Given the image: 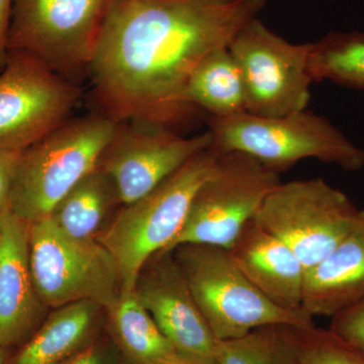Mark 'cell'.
<instances>
[{
  "label": "cell",
  "instance_id": "obj_1",
  "mask_svg": "<svg viewBox=\"0 0 364 364\" xmlns=\"http://www.w3.org/2000/svg\"><path fill=\"white\" fill-rule=\"evenodd\" d=\"M267 0H112L90 69L105 116L170 129L205 57L229 47Z\"/></svg>",
  "mask_w": 364,
  "mask_h": 364
},
{
  "label": "cell",
  "instance_id": "obj_2",
  "mask_svg": "<svg viewBox=\"0 0 364 364\" xmlns=\"http://www.w3.org/2000/svg\"><path fill=\"white\" fill-rule=\"evenodd\" d=\"M213 147L189 159L140 200L124 205L97 241L114 258L121 291L135 289L144 265L155 254L167 251L181 233L189 208L219 159Z\"/></svg>",
  "mask_w": 364,
  "mask_h": 364
},
{
  "label": "cell",
  "instance_id": "obj_3",
  "mask_svg": "<svg viewBox=\"0 0 364 364\" xmlns=\"http://www.w3.org/2000/svg\"><path fill=\"white\" fill-rule=\"evenodd\" d=\"M117 127L102 114L66 121L23 150L9 210L30 224L48 219L60 200L100 166Z\"/></svg>",
  "mask_w": 364,
  "mask_h": 364
},
{
  "label": "cell",
  "instance_id": "obj_4",
  "mask_svg": "<svg viewBox=\"0 0 364 364\" xmlns=\"http://www.w3.org/2000/svg\"><path fill=\"white\" fill-rule=\"evenodd\" d=\"M210 133L212 147L219 154L245 153L279 173L306 159L337 165L346 171L364 167V150L327 117L306 109L280 117L244 112L210 117Z\"/></svg>",
  "mask_w": 364,
  "mask_h": 364
},
{
  "label": "cell",
  "instance_id": "obj_5",
  "mask_svg": "<svg viewBox=\"0 0 364 364\" xmlns=\"http://www.w3.org/2000/svg\"><path fill=\"white\" fill-rule=\"evenodd\" d=\"M189 289L218 341L270 325H315L306 311H289L261 294L232 259L229 249L184 244L172 249Z\"/></svg>",
  "mask_w": 364,
  "mask_h": 364
},
{
  "label": "cell",
  "instance_id": "obj_6",
  "mask_svg": "<svg viewBox=\"0 0 364 364\" xmlns=\"http://www.w3.org/2000/svg\"><path fill=\"white\" fill-rule=\"evenodd\" d=\"M359 212L346 193L315 177L280 182L253 221L284 241L308 272L350 232Z\"/></svg>",
  "mask_w": 364,
  "mask_h": 364
},
{
  "label": "cell",
  "instance_id": "obj_7",
  "mask_svg": "<svg viewBox=\"0 0 364 364\" xmlns=\"http://www.w3.org/2000/svg\"><path fill=\"white\" fill-rule=\"evenodd\" d=\"M30 261L36 289L47 308L92 301L105 310L122 284L114 258L97 240H77L50 218L30 227Z\"/></svg>",
  "mask_w": 364,
  "mask_h": 364
},
{
  "label": "cell",
  "instance_id": "obj_8",
  "mask_svg": "<svg viewBox=\"0 0 364 364\" xmlns=\"http://www.w3.org/2000/svg\"><path fill=\"white\" fill-rule=\"evenodd\" d=\"M280 182L279 172L245 153L220 154L214 171L193 198L181 233L167 251L184 244L231 248Z\"/></svg>",
  "mask_w": 364,
  "mask_h": 364
},
{
  "label": "cell",
  "instance_id": "obj_9",
  "mask_svg": "<svg viewBox=\"0 0 364 364\" xmlns=\"http://www.w3.org/2000/svg\"><path fill=\"white\" fill-rule=\"evenodd\" d=\"M112 0H14L7 50L57 74L90 68Z\"/></svg>",
  "mask_w": 364,
  "mask_h": 364
},
{
  "label": "cell",
  "instance_id": "obj_10",
  "mask_svg": "<svg viewBox=\"0 0 364 364\" xmlns=\"http://www.w3.org/2000/svg\"><path fill=\"white\" fill-rule=\"evenodd\" d=\"M228 48L241 71L249 114L280 117L308 107L311 43L291 44L255 18Z\"/></svg>",
  "mask_w": 364,
  "mask_h": 364
},
{
  "label": "cell",
  "instance_id": "obj_11",
  "mask_svg": "<svg viewBox=\"0 0 364 364\" xmlns=\"http://www.w3.org/2000/svg\"><path fill=\"white\" fill-rule=\"evenodd\" d=\"M80 90L40 60L9 51L0 71V148L25 150L62 124Z\"/></svg>",
  "mask_w": 364,
  "mask_h": 364
},
{
  "label": "cell",
  "instance_id": "obj_12",
  "mask_svg": "<svg viewBox=\"0 0 364 364\" xmlns=\"http://www.w3.org/2000/svg\"><path fill=\"white\" fill-rule=\"evenodd\" d=\"M138 124V128L117 127L100 164L111 177L124 205L140 200L213 145L210 131L186 138L163 127Z\"/></svg>",
  "mask_w": 364,
  "mask_h": 364
},
{
  "label": "cell",
  "instance_id": "obj_13",
  "mask_svg": "<svg viewBox=\"0 0 364 364\" xmlns=\"http://www.w3.org/2000/svg\"><path fill=\"white\" fill-rule=\"evenodd\" d=\"M134 291L182 358L217 364L219 341L193 299L172 251H162L148 260Z\"/></svg>",
  "mask_w": 364,
  "mask_h": 364
},
{
  "label": "cell",
  "instance_id": "obj_14",
  "mask_svg": "<svg viewBox=\"0 0 364 364\" xmlns=\"http://www.w3.org/2000/svg\"><path fill=\"white\" fill-rule=\"evenodd\" d=\"M30 227L9 208L0 213V347L6 349L30 339L47 308L31 267Z\"/></svg>",
  "mask_w": 364,
  "mask_h": 364
},
{
  "label": "cell",
  "instance_id": "obj_15",
  "mask_svg": "<svg viewBox=\"0 0 364 364\" xmlns=\"http://www.w3.org/2000/svg\"><path fill=\"white\" fill-rule=\"evenodd\" d=\"M232 259L261 294L289 311L303 308L306 267L284 241L250 221L229 249Z\"/></svg>",
  "mask_w": 364,
  "mask_h": 364
},
{
  "label": "cell",
  "instance_id": "obj_16",
  "mask_svg": "<svg viewBox=\"0 0 364 364\" xmlns=\"http://www.w3.org/2000/svg\"><path fill=\"white\" fill-rule=\"evenodd\" d=\"M364 298V208L350 232L306 273L303 308L332 318Z\"/></svg>",
  "mask_w": 364,
  "mask_h": 364
},
{
  "label": "cell",
  "instance_id": "obj_17",
  "mask_svg": "<svg viewBox=\"0 0 364 364\" xmlns=\"http://www.w3.org/2000/svg\"><path fill=\"white\" fill-rule=\"evenodd\" d=\"M102 309L92 301L55 309L9 364L65 363L95 341Z\"/></svg>",
  "mask_w": 364,
  "mask_h": 364
},
{
  "label": "cell",
  "instance_id": "obj_18",
  "mask_svg": "<svg viewBox=\"0 0 364 364\" xmlns=\"http://www.w3.org/2000/svg\"><path fill=\"white\" fill-rule=\"evenodd\" d=\"M105 311L112 342L124 363L164 364L184 359L144 308L135 291H121Z\"/></svg>",
  "mask_w": 364,
  "mask_h": 364
},
{
  "label": "cell",
  "instance_id": "obj_19",
  "mask_svg": "<svg viewBox=\"0 0 364 364\" xmlns=\"http://www.w3.org/2000/svg\"><path fill=\"white\" fill-rule=\"evenodd\" d=\"M189 109H205L210 117L246 112V93L240 69L225 47L208 54L191 74L183 93Z\"/></svg>",
  "mask_w": 364,
  "mask_h": 364
},
{
  "label": "cell",
  "instance_id": "obj_20",
  "mask_svg": "<svg viewBox=\"0 0 364 364\" xmlns=\"http://www.w3.org/2000/svg\"><path fill=\"white\" fill-rule=\"evenodd\" d=\"M116 202L121 203L116 186L100 165L60 200L49 218L71 238L97 240L105 217Z\"/></svg>",
  "mask_w": 364,
  "mask_h": 364
},
{
  "label": "cell",
  "instance_id": "obj_21",
  "mask_svg": "<svg viewBox=\"0 0 364 364\" xmlns=\"http://www.w3.org/2000/svg\"><path fill=\"white\" fill-rule=\"evenodd\" d=\"M309 67L314 82L364 90V32H331L311 43Z\"/></svg>",
  "mask_w": 364,
  "mask_h": 364
},
{
  "label": "cell",
  "instance_id": "obj_22",
  "mask_svg": "<svg viewBox=\"0 0 364 364\" xmlns=\"http://www.w3.org/2000/svg\"><path fill=\"white\" fill-rule=\"evenodd\" d=\"M217 364H299L294 327L270 325L219 341Z\"/></svg>",
  "mask_w": 364,
  "mask_h": 364
},
{
  "label": "cell",
  "instance_id": "obj_23",
  "mask_svg": "<svg viewBox=\"0 0 364 364\" xmlns=\"http://www.w3.org/2000/svg\"><path fill=\"white\" fill-rule=\"evenodd\" d=\"M299 364H364L363 352L346 343L331 330L316 325L294 327Z\"/></svg>",
  "mask_w": 364,
  "mask_h": 364
},
{
  "label": "cell",
  "instance_id": "obj_24",
  "mask_svg": "<svg viewBox=\"0 0 364 364\" xmlns=\"http://www.w3.org/2000/svg\"><path fill=\"white\" fill-rule=\"evenodd\" d=\"M331 318L329 329L364 354V298Z\"/></svg>",
  "mask_w": 364,
  "mask_h": 364
},
{
  "label": "cell",
  "instance_id": "obj_25",
  "mask_svg": "<svg viewBox=\"0 0 364 364\" xmlns=\"http://www.w3.org/2000/svg\"><path fill=\"white\" fill-rule=\"evenodd\" d=\"M116 345L93 341L63 364H123Z\"/></svg>",
  "mask_w": 364,
  "mask_h": 364
},
{
  "label": "cell",
  "instance_id": "obj_26",
  "mask_svg": "<svg viewBox=\"0 0 364 364\" xmlns=\"http://www.w3.org/2000/svg\"><path fill=\"white\" fill-rule=\"evenodd\" d=\"M21 152L23 151L0 148V213L9 208Z\"/></svg>",
  "mask_w": 364,
  "mask_h": 364
},
{
  "label": "cell",
  "instance_id": "obj_27",
  "mask_svg": "<svg viewBox=\"0 0 364 364\" xmlns=\"http://www.w3.org/2000/svg\"><path fill=\"white\" fill-rule=\"evenodd\" d=\"M14 0H0V71L6 66L7 50V33L11 25Z\"/></svg>",
  "mask_w": 364,
  "mask_h": 364
},
{
  "label": "cell",
  "instance_id": "obj_28",
  "mask_svg": "<svg viewBox=\"0 0 364 364\" xmlns=\"http://www.w3.org/2000/svg\"><path fill=\"white\" fill-rule=\"evenodd\" d=\"M9 358H11V349L0 347V364H9Z\"/></svg>",
  "mask_w": 364,
  "mask_h": 364
},
{
  "label": "cell",
  "instance_id": "obj_29",
  "mask_svg": "<svg viewBox=\"0 0 364 364\" xmlns=\"http://www.w3.org/2000/svg\"><path fill=\"white\" fill-rule=\"evenodd\" d=\"M164 364H202L195 363V361L188 360V359H181V360L173 361V363H168Z\"/></svg>",
  "mask_w": 364,
  "mask_h": 364
},
{
  "label": "cell",
  "instance_id": "obj_30",
  "mask_svg": "<svg viewBox=\"0 0 364 364\" xmlns=\"http://www.w3.org/2000/svg\"><path fill=\"white\" fill-rule=\"evenodd\" d=\"M215 1L219 2V4H229V2L236 1V0H215Z\"/></svg>",
  "mask_w": 364,
  "mask_h": 364
},
{
  "label": "cell",
  "instance_id": "obj_31",
  "mask_svg": "<svg viewBox=\"0 0 364 364\" xmlns=\"http://www.w3.org/2000/svg\"><path fill=\"white\" fill-rule=\"evenodd\" d=\"M208 1L217 2V1H215V0H208ZM217 4H219V2H217Z\"/></svg>",
  "mask_w": 364,
  "mask_h": 364
}]
</instances>
